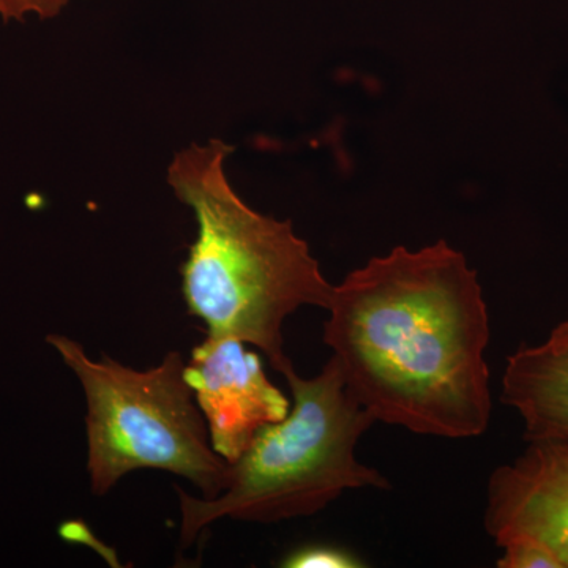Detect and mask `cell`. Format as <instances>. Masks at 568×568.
<instances>
[{"mask_svg": "<svg viewBox=\"0 0 568 568\" xmlns=\"http://www.w3.org/2000/svg\"><path fill=\"white\" fill-rule=\"evenodd\" d=\"M327 312L324 343L376 422L447 439L487 432L491 331L465 254L396 246L334 286Z\"/></svg>", "mask_w": 568, "mask_h": 568, "instance_id": "1", "label": "cell"}, {"mask_svg": "<svg viewBox=\"0 0 568 568\" xmlns=\"http://www.w3.org/2000/svg\"><path fill=\"white\" fill-rule=\"evenodd\" d=\"M246 346L241 339L205 336L185 364V379L203 413L212 448L227 463L291 409L287 396L265 375L260 355Z\"/></svg>", "mask_w": 568, "mask_h": 568, "instance_id": "5", "label": "cell"}, {"mask_svg": "<svg viewBox=\"0 0 568 568\" xmlns=\"http://www.w3.org/2000/svg\"><path fill=\"white\" fill-rule=\"evenodd\" d=\"M283 376L293 394L290 414L264 426L230 463L222 495L197 499L178 488L182 547L222 518L272 525L320 514L349 489L392 488L379 470L355 457L376 418L347 390L335 358L312 379L294 368Z\"/></svg>", "mask_w": 568, "mask_h": 568, "instance_id": "3", "label": "cell"}, {"mask_svg": "<svg viewBox=\"0 0 568 568\" xmlns=\"http://www.w3.org/2000/svg\"><path fill=\"white\" fill-rule=\"evenodd\" d=\"M71 0H0V20L26 22L52 20L59 17Z\"/></svg>", "mask_w": 568, "mask_h": 568, "instance_id": "10", "label": "cell"}, {"mask_svg": "<svg viewBox=\"0 0 568 568\" xmlns=\"http://www.w3.org/2000/svg\"><path fill=\"white\" fill-rule=\"evenodd\" d=\"M47 342L84 390L93 495H106L138 469L186 478L201 489L203 499L222 495L230 481V463L212 448L181 353L171 351L159 365L138 372L114 358L93 361L80 343L63 335H48Z\"/></svg>", "mask_w": 568, "mask_h": 568, "instance_id": "4", "label": "cell"}, {"mask_svg": "<svg viewBox=\"0 0 568 568\" xmlns=\"http://www.w3.org/2000/svg\"><path fill=\"white\" fill-rule=\"evenodd\" d=\"M286 568H361L365 564L349 551L327 545H312L295 549L284 558Z\"/></svg>", "mask_w": 568, "mask_h": 568, "instance_id": "9", "label": "cell"}, {"mask_svg": "<svg viewBox=\"0 0 568 568\" xmlns=\"http://www.w3.org/2000/svg\"><path fill=\"white\" fill-rule=\"evenodd\" d=\"M499 547L504 549L503 558L496 564L499 568H562L555 552L534 538H508Z\"/></svg>", "mask_w": 568, "mask_h": 568, "instance_id": "8", "label": "cell"}, {"mask_svg": "<svg viewBox=\"0 0 568 568\" xmlns=\"http://www.w3.org/2000/svg\"><path fill=\"white\" fill-rule=\"evenodd\" d=\"M500 402L525 422L526 440L568 444V317L541 345L508 355Z\"/></svg>", "mask_w": 568, "mask_h": 568, "instance_id": "7", "label": "cell"}, {"mask_svg": "<svg viewBox=\"0 0 568 568\" xmlns=\"http://www.w3.org/2000/svg\"><path fill=\"white\" fill-rule=\"evenodd\" d=\"M528 443L489 476L485 529L497 547L514 537L541 541L568 568V444Z\"/></svg>", "mask_w": 568, "mask_h": 568, "instance_id": "6", "label": "cell"}, {"mask_svg": "<svg viewBox=\"0 0 568 568\" xmlns=\"http://www.w3.org/2000/svg\"><path fill=\"white\" fill-rule=\"evenodd\" d=\"M233 151L220 140L192 144L168 170V183L197 222L181 268L183 301L207 336L257 347L286 375L294 366L284 353V321L301 306L327 310L334 284L290 220L263 215L234 192L226 175Z\"/></svg>", "mask_w": 568, "mask_h": 568, "instance_id": "2", "label": "cell"}]
</instances>
